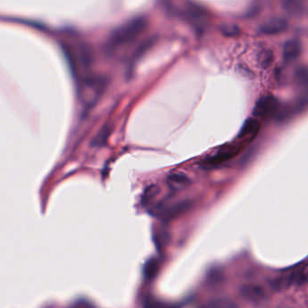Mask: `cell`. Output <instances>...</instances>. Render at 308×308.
Here are the masks:
<instances>
[{"mask_svg":"<svg viewBox=\"0 0 308 308\" xmlns=\"http://www.w3.org/2000/svg\"><path fill=\"white\" fill-rule=\"evenodd\" d=\"M148 22L144 17H138L117 29L110 37V47L129 45L144 32Z\"/></svg>","mask_w":308,"mask_h":308,"instance_id":"cell-1","label":"cell"},{"mask_svg":"<svg viewBox=\"0 0 308 308\" xmlns=\"http://www.w3.org/2000/svg\"><path fill=\"white\" fill-rule=\"evenodd\" d=\"M241 147L242 146L237 145V144L223 147V149L219 150L217 153H215L211 157H208L203 162H204V164L208 165V166H217L236 156L237 154L239 153Z\"/></svg>","mask_w":308,"mask_h":308,"instance_id":"cell-2","label":"cell"},{"mask_svg":"<svg viewBox=\"0 0 308 308\" xmlns=\"http://www.w3.org/2000/svg\"><path fill=\"white\" fill-rule=\"evenodd\" d=\"M279 105V102L272 95H267L260 97L256 102L253 113L256 118H265L272 115L275 112Z\"/></svg>","mask_w":308,"mask_h":308,"instance_id":"cell-3","label":"cell"},{"mask_svg":"<svg viewBox=\"0 0 308 308\" xmlns=\"http://www.w3.org/2000/svg\"><path fill=\"white\" fill-rule=\"evenodd\" d=\"M241 296L251 302H259L266 297L263 288L254 284H245L240 289Z\"/></svg>","mask_w":308,"mask_h":308,"instance_id":"cell-4","label":"cell"},{"mask_svg":"<svg viewBox=\"0 0 308 308\" xmlns=\"http://www.w3.org/2000/svg\"><path fill=\"white\" fill-rule=\"evenodd\" d=\"M288 29V23L283 19H273L264 24L259 31L266 35H274L285 32Z\"/></svg>","mask_w":308,"mask_h":308,"instance_id":"cell-5","label":"cell"},{"mask_svg":"<svg viewBox=\"0 0 308 308\" xmlns=\"http://www.w3.org/2000/svg\"><path fill=\"white\" fill-rule=\"evenodd\" d=\"M260 129V123L256 118H248L244 122L242 129L240 131L238 138L239 139H247V138L254 137L259 133Z\"/></svg>","mask_w":308,"mask_h":308,"instance_id":"cell-6","label":"cell"},{"mask_svg":"<svg viewBox=\"0 0 308 308\" xmlns=\"http://www.w3.org/2000/svg\"><path fill=\"white\" fill-rule=\"evenodd\" d=\"M301 50H302V47H301L299 41H288L284 46L283 55L285 60H287V61L296 60L299 56Z\"/></svg>","mask_w":308,"mask_h":308,"instance_id":"cell-7","label":"cell"},{"mask_svg":"<svg viewBox=\"0 0 308 308\" xmlns=\"http://www.w3.org/2000/svg\"><path fill=\"white\" fill-rule=\"evenodd\" d=\"M189 184H190L189 178L182 173H174L168 177V185L170 186V188L174 190L183 189Z\"/></svg>","mask_w":308,"mask_h":308,"instance_id":"cell-8","label":"cell"},{"mask_svg":"<svg viewBox=\"0 0 308 308\" xmlns=\"http://www.w3.org/2000/svg\"><path fill=\"white\" fill-rule=\"evenodd\" d=\"M203 308H239L235 304V301L227 298V297H220L216 299L212 300L208 304H206Z\"/></svg>","mask_w":308,"mask_h":308,"instance_id":"cell-9","label":"cell"},{"mask_svg":"<svg viewBox=\"0 0 308 308\" xmlns=\"http://www.w3.org/2000/svg\"><path fill=\"white\" fill-rule=\"evenodd\" d=\"M293 284H304L308 282V263L297 268L296 272H292Z\"/></svg>","mask_w":308,"mask_h":308,"instance_id":"cell-10","label":"cell"},{"mask_svg":"<svg viewBox=\"0 0 308 308\" xmlns=\"http://www.w3.org/2000/svg\"><path fill=\"white\" fill-rule=\"evenodd\" d=\"M292 284H293V279L290 274V275L281 276L272 280V286L276 290H282L290 287Z\"/></svg>","mask_w":308,"mask_h":308,"instance_id":"cell-11","label":"cell"},{"mask_svg":"<svg viewBox=\"0 0 308 308\" xmlns=\"http://www.w3.org/2000/svg\"><path fill=\"white\" fill-rule=\"evenodd\" d=\"M159 265L160 264H159L158 260L155 259H150L146 263L145 267H144V275H145L146 279H148V280L153 279L156 274L158 273Z\"/></svg>","mask_w":308,"mask_h":308,"instance_id":"cell-12","label":"cell"},{"mask_svg":"<svg viewBox=\"0 0 308 308\" xmlns=\"http://www.w3.org/2000/svg\"><path fill=\"white\" fill-rule=\"evenodd\" d=\"M273 61V54L271 51H266L262 53L260 57V63L263 66L264 68H267L270 65L272 64Z\"/></svg>","mask_w":308,"mask_h":308,"instance_id":"cell-13","label":"cell"},{"mask_svg":"<svg viewBox=\"0 0 308 308\" xmlns=\"http://www.w3.org/2000/svg\"><path fill=\"white\" fill-rule=\"evenodd\" d=\"M109 129L108 128H104L103 131H101L98 135H97V137L96 138V144L98 145V144H103V142H105L106 141V139H107V136H108V134H109Z\"/></svg>","mask_w":308,"mask_h":308,"instance_id":"cell-14","label":"cell"},{"mask_svg":"<svg viewBox=\"0 0 308 308\" xmlns=\"http://www.w3.org/2000/svg\"><path fill=\"white\" fill-rule=\"evenodd\" d=\"M69 308H89V306L85 303H77V304L69 306Z\"/></svg>","mask_w":308,"mask_h":308,"instance_id":"cell-15","label":"cell"}]
</instances>
